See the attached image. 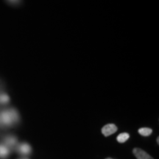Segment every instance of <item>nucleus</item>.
I'll return each instance as SVG.
<instances>
[{
	"label": "nucleus",
	"mask_w": 159,
	"mask_h": 159,
	"mask_svg": "<svg viewBox=\"0 0 159 159\" xmlns=\"http://www.w3.org/2000/svg\"><path fill=\"white\" fill-rule=\"evenodd\" d=\"M19 115L16 109L9 108L0 111V126L7 128L19 122Z\"/></svg>",
	"instance_id": "1"
},
{
	"label": "nucleus",
	"mask_w": 159,
	"mask_h": 159,
	"mask_svg": "<svg viewBox=\"0 0 159 159\" xmlns=\"http://www.w3.org/2000/svg\"><path fill=\"white\" fill-rule=\"evenodd\" d=\"M117 131V127L114 124H108L102 128V133L105 136H109Z\"/></svg>",
	"instance_id": "2"
},
{
	"label": "nucleus",
	"mask_w": 159,
	"mask_h": 159,
	"mask_svg": "<svg viewBox=\"0 0 159 159\" xmlns=\"http://www.w3.org/2000/svg\"><path fill=\"white\" fill-rule=\"evenodd\" d=\"M133 152H134V156L136 157L137 159H153L150 155L147 153L145 151L142 150V149L134 148Z\"/></svg>",
	"instance_id": "3"
},
{
	"label": "nucleus",
	"mask_w": 159,
	"mask_h": 159,
	"mask_svg": "<svg viewBox=\"0 0 159 159\" xmlns=\"http://www.w3.org/2000/svg\"><path fill=\"white\" fill-rule=\"evenodd\" d=\"M18 151L22 155H29L31 152V147L27 143H21L18 147Z\"/></svg>",
	"instance_id": "4"
},
{
	"label": "nucleus",
	"mask_w": 159,
	"mask_h": 159,
	"mask_svg": "<svg viewBox=\"0 0 159 159\" xmlns=\"http://www.w3.org/2000/svg\"><path fill=\"white\" fill-rule=\"evenodd\" d=\"M17 142V139L16 137L13 136H7L4 138V143L5 146L7 148H13L14 147Z\"/></svg>",
	"instance_id": "5"
},
{
	"label": "nucleus",
	"mask_w": 159,
	"mask_h": 159,
	"mask_svg": "<svg viewBox=\"0 0 159 159\" xmlns=\"http://www.w3.org/2000/svg\"><path fill=\"white\" fill-rule=\"evenodd\" d=\"M9 148L5 144H0V158H7L9 155Z\"/></svg>",
	"instance_id": "6"
},
{
	"label": "nucleus",
	"mask_w": 159,
	"mask_h": 159,
	"mask_svg": "<svg viewBox=\"0 0 159 159\" xmlns=\"http://www.w3.org/2000/svg\"><path fill=\"white\" fill-rule=\"evenodd\" d=\"M129 138H130V135L127 134V133H122V134L118 135V136L116 137V140L118 141V142L119 143H124L126 142Z\"/></svg>",
	"instance_id": "7"
},
{
	"label": "nucleus",
	"mask_w": 159,
	"mask_h": 159,
	"mask_svg": "<svg viewBox=\"0 0 159 159\" xmlns=\"http://www.w3.org/2000/svg\"><path fill=\"white\" fill-rule=\"evenodd\" d=\"M152 129L149 128H142L139 130V134L143 136H149L152 134Z\"/></svg>",
	"instance_id": "8"
},
{
	"label": "nucleus",
	"mask_w": 159,
	"mask_h": 159,
	"mask_svg": "<svg viewBox=\"0 0 159 159\" xmlns=\"http://www.w3.org/2000/svg\"><path fill=\"white\" fill-rule=\"evenodd\" d=\"M10 101V97L8 95L5 93L0 92V104H7V102H9Z\"/></svg>",
	"instance_id": "9"
},
{
	"label": "nucleus",
	"mask_w": 159,
	"mask_h": 159,
	"mask_svg": "<svg viewBox=\"0 0 159 159\" xmlns=\"http://www.w3.org/2000/svg\"><path fill=\"white\" fill-rule=\"evenodd\" d=\"M7 2V3L11 4V5H19L21 3V0H6Z\"/></svg>",
	"instance_id": "10"
},
{
	"label": "nucleus",
	"mask_w": 159,
	"mask_h": 159,
	"mask_svg": "<svg viewBox=\"0 0 159 159\" xmlns=\"http://www.w3.org/2000/svg\"><path fill=\"white\" fill-rule=\"evenodd\" d=\"M157 143H158V144H159V138H158V137L157 138Z\"/></svg>",
	"instance_id": "11"
},
{
	"label": "nucleus",
	"mask_w": 159,
	"mask_h": 159,
	"mask_svg": "<svg viewBox=\"0 0 159 159\" xmlns=\"http://www.w3.org/2000/svg\"><path fill=\"white\" fill-rule=\"evenodd\" d=\"M105 159H113V158H105Z\"/></svg>",
	"instance_id": "12"
},
{
	"label": "nucleus",
	"mask_w": 159,
	"mask_h": 159,
	"mask_svg": "<svg viewBox=\"0 0 159 159\" xmlns=\"http://www.w3.org/2000/svg\"><path fill=\"white\" fill-rule=\"evenodd\" d=\"M23 159H27V158H23Z\"/></svg>",
	"instance_id": "13"
}]
</instances>
